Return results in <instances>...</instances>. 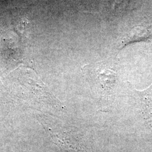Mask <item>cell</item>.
Returning <instances> with one entry per match:
<instances>
[{"label":"cell","mask_w":152,"mask_h":152,"mask_svg":"<svg viewBox=\"0 0 152 152\" xmlns=\"http://www.w3.org/2000/svg\"><path fill=\"white\" fill-rule=\"evenodd\" d=\"M49 127V133L55 143L67 152H92L83 142L80 135L74 130Z\"/></svg>","instance_id":"1"},{"label":"cell","mask_w":152,"mask_h":152,"mask_svg":"<svg viewBox=\"0 0 152 152\" xmlns=\"http://www.w3.org/2000/svg\"><path fill=\"white\" fill-rule=\"evenodd\" d=\"M152 37V27L139 25L132 28L122 41V48L129 44L146 41Z\"/></svg>","instance_id":"2"},{"label":"cell","mask_w":152,"mask_h":152,"mask_svg":"<svg viewBox=\"0 0 152 152\" xmlns=\"http://www.w3.org/2000/svg\"><path fill=\"white\" fill-rule=\"evenodd\" d=\"M117 74L112 69L105 68L98 70L96 73V81L105 91L109 92L114 86L117 80Z\"/></svg>","instance_id":"3"}]
</instances>
